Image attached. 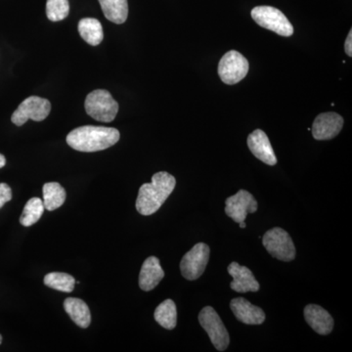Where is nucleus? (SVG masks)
Here are the masks:
<instances>
[{"mask_svg":"<svg viewBox=\"0 0 352 352\" xmlns=\"http://www.w3.org/2000/svg\"><path fill=\"white\" fill-rule=\"evenodd\" d=\"M258 210V201L250 192L240 190L226 201V214L236 223L245 221L247 215Z\"/></svg>","mask_w":352,"mask_h":352,"instance_id":"nucleus-10","label":"nucleus"},{"mask_svg":"<svg viewBox=\"0 0 352 352\" xmlns=\"http://www.w3.org/2000/svg\"><path fill=\"white\" fill-rule=\"evenodd\" d=\"M263 243L273 258L289 263L296 258V248L291 236L284 229L275 227L264 234Z\"/></svg>","mask_w":352,"mask_h":352,"instance_id":"nucleus-5","label":"nucleus"},{"mask_svg":"<svg viewBox=\"0 0 352 352\" xmlns=\"http://www.w3.org/2000/svg\"><path fill=\"white\" fill-rule=\"evenodd\" d=\"M199 322L204 330L208 333L215 349L219 351H226L230 342V338L223 322L214 308L204 307L199 314Z\"/></svg>","mask_w":352,"mask_h":352,"instance_id":"nucleus-6","label":"nucleus"},{"mask_svg":"<svg viewBox=\"0 0 352 352\" xmlns=\"http://www.w3.org/2000/svg\"><path fill=\"white\" fill-rule=\"evenodd\" d=\"M175 176L166 171L155 173L151 183H145L139 189L136 210L142 215H151L160 210L175 188Z\"/></svg>","mask_w":352,"mask_h":352,"instance_id":"nucleus-2","label":"nucleus"},{"mask_svg":"<svg viewBox=\"0 0 352 352\" xmlns=\"http://www.w3.org/2000/svg\"><path fill=\"white\" fill-rule=\"evenodd\" d=\"M239 226L241 228H245V226H247V224L245 223V221L240 222Z\"/></svg>","mask_w":352,"mask_h":352,"instance_id":"nucleus-28","label":"nucleus"},{"mask_svg":"<svg viewBox=\"0 0 352 352\" xmlns=\"http://www.w3.org/2000/svg\"><path fill=\"white\" fill-rule=\"evenodd\" d=\"M344 50L346 53L349 57L352 56V31L349 32V36H347L346 43H344Z\"/></svg>","mask_w":352,"mask_h":352,"instance_id":"nucleus-26","label":"nucleus"},{"mask_svg":"<svg viewBox=\"0 0 352 352\" xmlns=\"http://www.w3.org/2000/svg\"><path fill=\"white\" fill-rule=\"evenodd\" d=\"M252 18L261 27L279 36H293V25L279 9L271 6L254 7L252 10Z\"/></svg>","mask_w":352,"mask_h":352,"instance_id":"nucleus-4","label":"nucleus"},{"mask_svg":"<svg viewBox=\"0 0 352 352\" xmlns=\"http://www.w3.org/2000/svg\"><path fill=\"white\" fill-rule=\"evenodd\" d=\"M230 307L237 320L247 325H261L265 321L263 310L252 305L244 298H234L231 300Z\"/></svg>","mask_w":352,"mask_h":352,"instance_id":"nucleus-13","label":"nucleus"},{"mask_svg":"<svg viewBox=\"0 0 352 352\" xmlns=\"http://www.w3.org/2000/svg\"><path fill=\"white\" fill-rule=\"evenodd\" d=\"M210 258V247L205 243H198L184 254L180 263L182 276L189 281L200 278L207 267Z\"/></svg>","mask_w":352,"mask_h":352,"instance_id":"nucleus-7","label":"nucleus"},{"mask_svg":"<svg viewBox=\"0 0 352 352\" xmlns=\"http://www.w3.org/2000/svg\"><path fill=\"white\" fill-rule=\"evenodd\" d=\"M78 32L85 43L97 46L104 38L103 28L101 23L94 18H85L78 23Z\"/></svg>","mask_w":352,"mask_h":352,"instance_id":"nucleus-19","label":"nucleus"},{"mask_svg":"<svg viewBox=\"0 0 352 352\" xmlns=\"http://www.w3.org/2000/svg\"><path fill=\"white\" fill-rule=\"evenodd\" d=\"M155 320L166 330H173L177 323V310L175 302L166 300L155 310Z\"/></svg>","mask_w":352,"mask_h":352,"instance_id":"nucleus-21","label":"nucleus"},{"mask_svg":"<svg viewBox=\"0 0 352 352\" xmlns=\"http://www.w3.org/2000/svg\"><path fill=\"white\" fill-rule=\"evenodd\" d=\"M164 272L156 256H149L141 267L139 287L145 292L152 291L163 280Z\"/></svg>","mask_w":352,"mask_h":352,"instance_id":"nucleus-16","label":"nucleus"},{"mask_svg":"<svg viewBox=\"0 0 352 352\" xmlns=\"http://www.w3.org/2000/svg\"><path fill=\"white\" fill-rule=\"evenodd\" d=\"M305 318L308 325L319 335H329L333 331V317L319 305H309L305 308Z\"/></svg>","mask_w":352,"mask_h":352,"instance_id":"nucleus-15","label":"nucleus"},{"mask_svg":"<svg viewBox=\"0 0 352 352\" xmlns=\"http://www.w3.org/2000/svg\"><path fill=\"white\" fill-rule=\"evenodd\" d=\"M43 212V201L39 198H32L25 204L24 210L20 217V223L25 227L34 226L41 219Z\"/></svg>","mask_w":352,"mask_h":352,"instance_id":"nucleus-23","label":"nucleus"},{"mask_svg":"<svg viewBox=\"0 0 352 352\" xmlns=\"http://www.w3.org/2000/svg\"><path fill=\"white\" fill-rule=\"evenodd\" d=\"M228 273L233 277L231 282V289L238 293H247V292H258L259 283L256 281L254 274L249 268L240 265L238 263H231L228 266Z\"/></svg>","mask_w":352,"mask_h":352,"instance_id":"nucleus-14","label":"nucleus"},{"mask_svg":"<svg viewBox=\"0 0 352 352\" xmlns=\"http://www.w3.org/2000/svg\"><path fill=\"white\" fill-rule=\"evenodd\" d=\"M1 342H2V337H1V335H0V344H1Z\"/></svg>","mask_w":352,"mask_h":352,"instance_id":"nucleus-29","label":"nucleus"},{"mask_svg":"<svg viewBox=\"0 0 352 352\" xmlns=\"http://www.w3.org/2000/svg\"><path fill=\"white\" fill-rule=\"evenodd\" d=\"M51 103L45 98L38 96H30L20 104L13 113L11 120L17 126H22L29 120L43 122L50 116Z\"/></svg>","mask_w":352,"mask_h":352,"instance_id":"nucleus-8","label":"nucleus"},{"mask_svg":"<svg viewBox=\"0 0 352 352\" xmlns=\"http://www.w3.org/2000/svg\"><path fill=\"white\" fill-rule=\"evenodd\" d=\"M249 72V62L238 51L227 52L220 60L219 75L226 85H236L240 82Z\"/></svg>","mask_w":352,"mask_h":352,"instance_id":"nucleus-9","label":"nucleus"},{"mask_svg":"<svg viewBox=\"0 0 352 352\" xmlns=\"http://www.w3.org/2000/svg\"><path fill=\"white\" fill-rule=\"evenodd\" d=\"M104 15L115 24H124L129 16L127 0H99Z\"/></svg>","mask_w":352,"mask_h":352,"instance_id":"nucleus-18","label":"nucleus"},{"mask_svg":"<svg viewBox=\"0 0 352 352\" xmlns=\"http://www.w3.org/2000/svg\"><path fill=\"white\" fill-rule=\"evenodd\" d=\"M65 311L69 318L75 322L76 325L80 328L89 327L91 323V314L89 307L82 300L76 298H68L64 302Z\"/></svg>","mask_w":352,"mask_h":352,"instance_id":"nucleus-17","label":"nucleus"},{"mask_svg":"<svg viewBox=\"0 0 352 352\" xmlns=\"http://www.w3.org/2000/svg\"><path fill=\"white\" fill-rule=\"evenodd\" d=\"M6 164V157L3 156V155L0 154V168H3L4 166Z\"/></svg>","mask_w":352,"mask_h":352,"instance_id":"nucleus-27","label":"nucleus"},{"mask_svg":"<svg viewBox=\"0 0 352 352\" xmlns=\"http://www.w3.org/2000/svg\"><path fill=\"white\" fill-rule=\"evenodd\" d=\"M69 13V0H47L46 2V15L51 22L66 19Z\"/></svg>","mask_w":352,"mask_h":352,"instance_id":"nucleus-24","label":"nucleus"},{"mask_svg":"<svg viewBox=\"0 0 352 352\" xmlns=\"http://www.w3.org/2000/svg\"><path fill=\"white\" fill-rule=\"evenodd\" d=\"M344 119L336 113H323L317 116L312 126V135L316 140H330L340 133Z\"/></svg>","mask_w":352,"mask_h":352,"instance_id":"nucleus-11","label":"nucleus"},{"mask_svg":"<svg viewBox=\"0 0 352 352\" xmlns=\"http://www.w3.org/2000/svg\"><path fill=\"white\" fill-rule=\"evenodd\" d=\"M85 107L87 115L102 122H113L119 112V104L105 89L90 92L85 99Z\"/></svg>","mask_w":352,"mask_h":352,"instance_id":"nucleus-3","label":"nucleus"},{"mask_svg":"<svg viewBox=\"0 0 352 352\" xmlns=\"http://www.w3.org/2000/svg\"><path fill=\"white\" fill-rule=\"evenodd\" d=\"M120 138V131L113 127L85 126L69 132L67 143L76 151L92 153L112 147Z\"/></svg>","mask_w":352,"mask_h":352,"instance_id":"nucleus-1","label":"nucleus"},{"mask_svg":"<svg viewBox=\"0 0 352 352\" xmlns=\"http://www.w3.org/2000/svg\"><path fill=\"white\" fill-rule=\"evenodd\" d=\"M248 146L254 157L268 166H275L277 157L265 132L256 129L248 138Z\"/></svg>","mask_w":352,"mask_h":352,"instance_id":"nucleus-12","label":"nucleus"},{"mask_svg":"<svg viewBox=\"0 0 352 352\" xmlns=\"http://www.w3.org/2000/svg\"><path fill=\"white\" fill-rule=\"evenodd\" d=\"M44 285L63 293H72L75 289V278L68 273L51 272L44 277Z\"/></svg>","mask_w":352,"mask_h":352,"instance_id":"nucleus-22","label":"nucleus"},{"mask_svg":"<svg viewBox=\"0 0 352 352\" xmlns=\"http://www.w3.org/2000/svg\"><path fill=\"white\" fill-rule=\"evenodd\" d=\"M12 200V190L6 183H0V208Z\"/></svg>","mask_w":352,"mask_h":352,"instance_id":"nucleus-25","label":"nucleus"},{"mask_svg":"<svg viewBox=\"0 0 352 352\" xmlns=\"http://www.w3.org/2000/svg\"><path fill=\"white\" fill-rule=\"evenodd\" d=\"M43 205L46 210H57L66 201V191L58 182H48L43 185Z\"/></svg>","mask_w":352,"mask_h":352,"instance_id":"nucleus-20","label":"nucleus"}]
</instances>
